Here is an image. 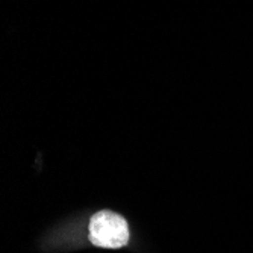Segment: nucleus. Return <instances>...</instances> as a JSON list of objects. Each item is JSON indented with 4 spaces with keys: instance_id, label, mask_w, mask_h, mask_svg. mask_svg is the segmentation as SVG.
<instances>
[{
    "instance_id": "nucleus-1",
    "label": "nucleus",
    "mask_w": 253,
    "mask_h": 253,
    "mask_svg": "<svg viewBox=\"0 0 253 253\" xmlns=\"http://www.w3.org/2000/svg\"><path fill=\"white\" fill-rule=\"evenodd\" d=\"M89 241L97 247L119 249L129 241V227L126 220L111 211H100L91 217Z\"/></svg>"
}]
</instances>
